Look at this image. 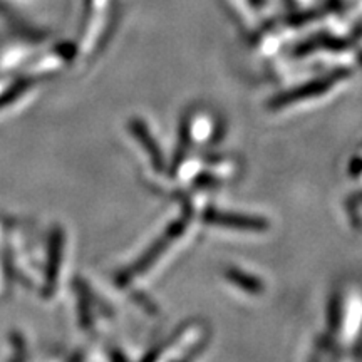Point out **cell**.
Instances as JSON below:
<instances>
[{"label": "cell", "mask_w": 362, "mask_h": 362, "mask_svg": "<svg viewBox=\"0 0 362 362\" xmlns=\"http://www.w3.org/2000/svg\"><path fill=\"white\" fill-rule=\"evenodd\" d=\"M206 221L211 223L223 225V226H235L240 230H264L265 221L257 218H248V216H237L232 214H220V211H210L205 215Z\"/></svg>", "instance_id": "1"}, {"label": "cell", "mask_w": 362, "mask_h": 362, "mask_svg": "<svg viewBox=\"0 0 362 362\" xmlns=\"http://www.w3.org/2000/svg\"><path fill=\"white\" fill-rule=\"evenodd\" d=\"M337 78H339V74H332V76H329V78L319 79L317 83L307 84V86H304V88L293 90V93L288 94V96L279 98L277 101H274V104H277L279 106V104H288V103L298 101V99H307L310 96H315V94H320V93H324V90H327L334 83H337Z\"/></svg>", "instance_id": "2"}, {"label": "cell", "mask_w": 362, "mask_h": 362, "mask_svg": "<svg viewBox=\"0 0 362 362\" xmlns=\"http://www.w3.org/2000/svg\"><path fill=\"white\" fill-rule=\"evenodd\" d=\"M228 275L235 280V284L240 285V287H243V288H245V291H250V292L260 291L259 280H255V279H252V277H247L245 274H238V272H230Z\"/></svg>", "instance_id": "3"}, {"label": "cell", "mask_w": 362, "mask_h": 362, "mask_svg": "<svg viewBox=\"0 0 362 362\" xmlns=\"http://www.w3.org/2000/svg\"><path fill=\"white\" fill-rule=\"evenodd\" d=\"M134 126H136V133H138L139 139H141L144 146H148L146 149H149V153H151L153 163H155L156 166H160V155H158V151H156V146H155V144H153L151 138H149V136H148L146 133H144V129H143V126H141V124H139V123H136Z\"/></svg>", "instance_id": "4"}]
</instances>
